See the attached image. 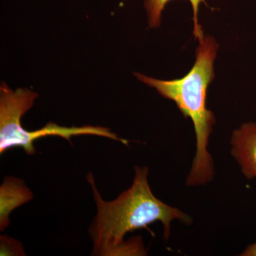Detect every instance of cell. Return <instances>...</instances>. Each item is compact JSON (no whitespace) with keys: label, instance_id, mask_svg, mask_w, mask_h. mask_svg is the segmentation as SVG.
<instances>
[{"label":"cell","instance_id":"obj_5","mask_svg":"<svg viewBox=\"0 0 256 256\" xmlns=\"http://www.w3.org/2000/svg\"><path fill=\"white\" fill-rule=\"evenodd\" d=\"M34 195L22 178L5 176L0 186V230L4 232L10 224L13 210L33 200Z\"/></svg>","mask_w":256,"mask_h":256},{"label":"cell","instance_id":"obj_2","mask_svg":"<svg viewBox=\"0 0 256 256\" xmlns=\"http://www.w3.org/2000/svg\"><path fill=\"white\" fill-rule=\"evenodd\" d=\"M218 44L213 37H204L196 48V62L183 78L161 80L141 74H134L138 80L154 88L165 98L174 101L185 118H190L196 134V154L186 178L188 186H201L214 178L213 160L208 152L210 138L215 117L206 108V90L214 78V62Z\"/></svg>","mask_w":256,"mask_h":256},{"label":"cell","instance_id":"obj_6","mask_svg":"<svg viewBox=\"0 0 256 256\" xmlns=\"http://www.w3.org/2000/svg\"><path fill=\"white\" fill-rule=\"evenodd\" d=\"M171 0H146L144 6L148 12L149 18L150 28H158L161 22V15L165 8V5ZM191 2L194 12V34L195 38L201 40L204 38V33L202 32L201 26L198 24V6L200 3L204 2L206 4V0H190Z\"/></svg>","mask_w":256,"mask_h":256},{"label":"cell","instance_id":"obj_3","mask_svg":"<svg viewBox=\"0 0 256 256\" xmlns=\"http://www.w3.org/2000/svg\"><path fill=\"white\" fill-rule=\"evenodd\" d=\"M31 109L26 99L21 96H10L0 101V154L13 148H22L28 156L36 152L34 143L36 140L47 136H60L72 142L70 138L76 136H96L119 141L128 146L127 140L119 138L108 128L86 126L67 128L48 122L37 130L28 131L22 126L24 114Z\"/></svg>","mask_w":256,"mask_h":256},{"label":"cell","instance_id":"obj_4","mask_svg":"<svg viewBox=\"0 0 256 256\" xmlns=\"http://www.w3.org/2000/svg\"><path fill=\"white\" fill-rule=\"evenodd\" d=\"M230 153L248 180L256 178V122H248L234 131Z\"/></svg>","mask_w":256,"mask_h":256},{"label":"cell","instance_id":"obj_8","mask_svg":"<svg viewBox=\"0 0 256 256\" xmlns=\"http://www.w3.org/2000/svg\"><path fill=\"white\" fill-rule=\"evenodd\" d=\"M242 256H256V242L250 244L240 254Z\"/></svg>","mask_w":256,"mask_h":256},{"label":"cell","instance_id":"obj_1","mask_svg":"<svg viewBox=\"0 0 256 256\" xmlns=\"http://www.w3.org/2000/svg\"><path fill=\"white\" fill-rule=\"evenodd\" d=\"M134 171L132 186L110 202L102 198L94 174L88 173V182L92 186L97 207V214L88 229L92 256H146L142 238L136 236L124 240L126 234L160 222L164 229L163 236L168 240L173 220L191 224V218L186 214L153 194L148 182L149 169L146 166H136Z\"/></svg>","mask_w":256,"mask_h":256},{"label":"cell","instance_id":"obj_7","mask_svg":"<svg viewBox=\"0 0 256 256\" xmlns=\"http://www.w3.org/2000/svg\"><path fill=\"white\" fill-rule=\"evenodd\" d=\"M0 256H26V252L21 242L8 236H1Z\"/></svg>","mask_w":256,"mask_h":256}]
</instances>
